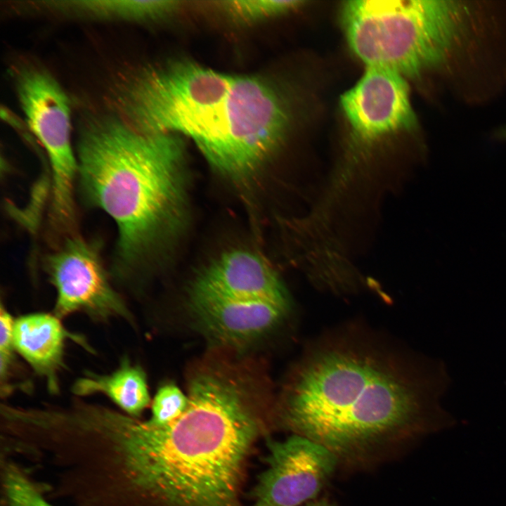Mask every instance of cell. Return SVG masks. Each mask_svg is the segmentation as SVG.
Wrapping results in <instances>:
<instances>
[{
	"mask_svg": "<svg viewBox=\"0 0 506 506\" xmlns=\"http://www.w3.org/2000/svg\"><path fill=\"white\" fill-rule=\"evenodd\" d=\"M179 1L169 0H79L48 1L55 10L100 18L128 20H148L171 14Z\"/></svg>",
	"mask_w": 506,
	"mask_h": 506,
	"instance_id": "obj_13",
	"label": "cell"
},
{
	"mask_svg": "<svg viewBox=\"0 0 506 506\" xmlns=\"http://www.w3.org/2000/svg\"><path fill=\"white\" fill-rule=\"evenodd\" d=\"M77 148L80 190L87 202L114 220L115 271L129 280L181 213L183 143L176 134L108 119L85 129Z\"/></svg>",
	"mask_w": 506,
	"mask_h": 506,
	"instance_id": "obj_3",
	"label": "cell"
},
{
	"mask_svg": "<svg viewBox=\"0 0 506 506\" xmlns=\"http://www.w3.org/2000/svg\"><path fill=\"white\" fill-rule=\"evenodd\" d=\"M462 1L352 0L341 7L351 50L366 66L406 77L446 63L463 39L471 15Z\"/></svg>",
	"mask_w": 506,
	"mask_h": 506,
	"instance_id": "obj_4",
	"label": "cell"
},
{
	"mask_svg": "<svg viewBox=\"0 0 506 506\" xmlns=\"http://www.w3.org/2000/svg\"><path fill=\"white\" fill-rule=\"evenodd\" d=\"M191 290L288 308L286 292L273 269L261 256L249 250L235 249L221 255L197 278Z\"/></svg>",
	"mask_w": 506,
	"mask_h": 506,
	"instance_id": "obj_10",
	"label": "cell"
},
{
	"mask_svg": "<svg viewBox=\"0 0 506 506\" xmlns=\"http://www.w3.org/2000/svg\"><path fill=\"white\" fill-rule=\"evenodd\" d=\"M72 391L79 398L104 395L122 412L137 418L150 403L144 370L126 358L110 374L86 372L73 383Z\"/></svg>",
	"mask_w": 506,
	"mask_h": 506,
	"instance_id": "obj_12",
	"label": "cell"
},
{
	"mask_svg": "<svg viewBox=\"0 0 506 506\" xmlns=\"http://www.w3.org/2000/svg\"><path fill=\"white\" fill-rule=\"evenodd\" d=\"M14 320L11 313L1 304L0 309V378L1 391L7 387L10 370L14 360L15 351L13 330Z\"/></svg>",
	"mask_w": 506,
	"mask_h": 506,
	"instance_id": "obj_16",
	"label": "cell"
},
{
	"mask_svg": "<svg viewBox=\"0 0 506 506\" xmlns=\"http://www.w3.org/2000/svg\"><path fill=\"white\" fill-rule=\"evenodd\" d=\"M5 404H6V403H5ZM2 405H4V403H3ZM2 405H1V408H0V414H1V407L3 406ZM1 441H2V440H1ZM2 443H3V442H2ZM3 446H4V445H3ZM4 450H5V448H4ZM5 452H6V450H5Z\"/></svg>",
	"mask_w": 506,
	"mask_h": 506,
	"instance_id": "obj_20",
	"label": "cell"
},
{
	"mask_svg": "<svg viewBox=\"0 0 506 506\" xmlns=\"http://www.w3.org/2000/svg\"><path fill=\"white\" fill-rule=\"evenodd\" d=\"M30 506H55L46 499H39L34 502Z\"/></svg>",
	"mask_w": 506,
	"mask_h": 506,
	"instance_id": "obj_18",
	"label": "cell"
},
{
	"mask_svg": "<svg viewBox=\"0 0 506 506\" xmlns=\"http://www.w3.org/2000/svg\"><path fill=\"white\" fill-rule=\"evenodd\" d=\"M247 378L211 364L188 403L157 425L100 405L88 416L79 467L94 506H242L246 464L262 421Z\"/></svg>",
	"mask_w": 506,
	"mask_h": 506,
	"instance_id": "obj_1",
	"label": "cell"
},
{
	"mask_svg": "<svg viewBox=\"0 0 506 506\" xmlns=\"http://www.w3.org/2000/svg\"><path fill=\"white\" fill-rule=\"evenodd\" d=\"M304 1L297 0H242L223 2V7L233 16L244 21H256L286 13Z\"/></svg>",
	"mask_w": 506,
	"mask_h": 506,
	"instance_id": "obj_14",
	"label": "cell"
},
{
	"mask_svg": "<svg viewBox=\"0 0 506 506\" xmlns=\"http://www.w3.org/2000/svg\"><path fill=\"white\" fill-rule=\"evenodd\" d=\"M17 93L27 124L44 146L51 167V224L56 231L71 233L78 162L71 145L68 98L50 74L38 69L20 74Z\"/></svg>",
	"mask_w": 506,
	"mask_h": 506,
	"instance_id": "obj_5",
	"label": "cell"
},
{
	"mask_svg": "<svg viewBox=\"0 0 506 506\" xmlns=\"http://www.w3.org/2000/svg\"><path fill=\"white\" fill-rule=\"evenodd\" d=\"M450 384L443 361L346 332L309 349L286 387L280 417L339 462H358L455 426L442 405Z\"/></svg>",
	"mask_w": 506,
	"mask_h": 506,
	"instance_id": "obj_2",
	"label": "cell"
},
{
	"mask_svg": "<svg viewBox=\"0 0 506 506\" xmlns=\"http://www.w3.org/2000/svg\"><path fill=\"white\" fill-rule=\"evenodd\" d=\"M340 105L353 136L363 142L417 124L406 77L383 67L366 66L360 79L341 96Z\"/></svg>",
	"mask_w": 506,
	"mask_h": 506,
	"instance_id": "obj_8",
	"label": "cell"
},
{
	"mask_svg": "<svg viewBox=\"0 0 506 506\" xmlns=\"http://www.w3.org/2000/svg\"><path fill=\"white\" fill-rule=\"evenodd\" d=\"M45 269L56 289L54 314L60 319L83 313L107 321L133 316L123 298L109 280L94 245L74 234L45 259Z\"/></svg>",
	"mask_w": 506,
	"mask_h": 506,
	"instance_id": "obj_6",
	"label": "cell"
},
{
	"mask_svg": "<svg viewBox=\"0 0 506 506\" xmlns=\"http://www.w3.org/2000/svg\"><path fill=\"white\" fill-rule=\"evenodd\" d=\"M69 337H74L55 314L35 313L14 320L15 351L45 380L51 394L59 391L58 375L64 366L65 342Z\"/></svg>",
	"mask_w": 506,
	"mask_h": 506,
	"instance_id": "obj_11",
	"label": "cell"
},
{
	"mask_svg": "<svg viewBox=\"0 0 506 506\" xmlns=\"http://www.w3.org/2000/svg\"><path fill=\"white\" fill-rule=\"evenodd\" d=\"M267 468L258 478L250 506H299L316 498L339 460L324 446L300 435L268 439Z\"/></svg>",
	"mask_w": 506,
	"mask_h": 506,
	"instance_id": "obj_7",
	"label": "cell"
},
{
	"mask_svg": "<svg viewBox=\"0 0 506 506\" xmlns=\"http://www.w3.org/2000/svg\"><path fill=\"white\" fill-rule=\"evenodd\" d=\"M496 136L500 139L506 140V126L502 127L497 131Z\"/></svg>",
	"mask_w": 506,
	"mask_h": 506,
	"instance_id": "obj_19",
	"label": "cell"
},
{
	"mask_svg": "<svg viewBox=\"0 0 506 506\" xmlns=\"http://www.w3.org/2000/svg\"><path fill=\"white\" fill-rule=\"evenodd\" d=\"M189 306L203 332L230 344L260 337L275 326L287 310L270 301L229 299L193 290Z\"/></svg>",
	"mask_w": 506,
	"mask_h": 506,
	"instance_id": "obj_9",
	"label": "cell"
},
{
	"mask_svg": "<svg viewBox=\"0 0 506 506\" xmlns=\"http://www.w3.org/2000/svg\"><path fill=\"white\" fill-rule=\"evenodd\" d=\"M306 506H335L325 498L313 499L306 503Z\"/></svg>",
	"mask_w": 506,
	"mask_h": 506,
	"instance_id": "obj_17",
	"label": "cell"
},
{
	"mask_svg": "<svg viewBox=\"0 0 506 506\" xmlns=\"http://www.w3.org/2000/svg\"><path fill=\"white\" fill-rule=\"evenodd\" d=\"M188 403V396L174 384H165L157 391L152 401L151 417L157 425L168 424L181 415Z\"/></svg>",
	"mask_w": 506,
	"mask_h": 506,
	"instance_id": "obj_15",
	"label": "cell"
}]
</instances>
